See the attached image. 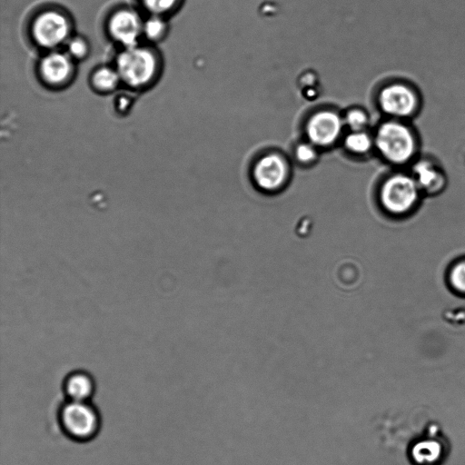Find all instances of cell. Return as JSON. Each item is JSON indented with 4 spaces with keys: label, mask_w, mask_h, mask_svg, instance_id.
<instances>
[{
    "label": "cell",
    "mask_w": 465,
    "mask_h": 465,
    "mask_svg": "<svg viewBox=\"0 0 465 465\" xmlns=\"http://www.w3.org/2000/svg\"><path fill=\"white\" fill-rule=\"evenodd\" d=\"M379 427L384 445L407 465H444L450 456V437L422 407L389 414Z\"/></svg>",
    "instance_id": "6da1fadb"
},
{
    "label": "cell",
    "mask_w": 465,
    "mask_h": 465,
    "mask_svg": "<svg viewBox=\"0 0 465 465\" xmlns=\"http://www.w3.org/2000/svg\"><path fill=\"white\" fill-rule=\"evenodd\" d=\"M160 64V57L152 47L138 44L123 48L116 55L114 67L122 83L133 89H143L157 78Z\"/></svg>",
    "instance_id": "7a4b0ae2"
},
{
    "label": "cell",
    "mask_w": 465,
    "mask_h": 465,
    "mask_svg": "<svg viewBox=\"0 0 465 465\" xmlns=\"http://www.w3.org/2000/svg\"><path fill=\"white\" fill-rule=\"evenodd\" d=\"M71 18L63 10L47 8L38 12L30 25L33 41L40 48L52 51L65 45L72 37Z\"/></svg>",
    "instance_id": "3957f363"
},
{
    "label": "cell",
    "mask_w": 465,
    "mask_h": 465,
    "mask_svg": "<svg viewBox=\"0 0 465 465\" xmlns=\"http://www.w3.org/2000/svg\"><path fill=\"white\" fill-rule=\"evenodd\" d=\"M375 142L381 154L397 164L409 162L416 151L413 134L405 124L398 122L383 124L377 132Z\"/></svg>",
    "instance_id": "277c9868"
},
{
    "label": "cell",
    "mask_w": 465,
    "mask_h": 465,
    "mask_svg": "<svg viewBox=\"0 0 465 465\" xmlns=\"http://www.w3.org/2000/svg\"><path fill=\"white\" fill-rule=\"evenodd\" d=\"M59 417L63 430L74 440H88L98 432L99 415L87 401H69L62 407Z\"/></svg>",
    "instance_id": "5b68a950"
},
{
    "label": "cell",
    "mask_w": 465,
    "mask_h": 465,
    "mask_svg": "<svg viewBox=\"0 0 465 465\" xmlns=\"http://www.w3.org/2000/svg\"><path fill=\"white\" fill-rule=\"evenodd\" d=\"M420 187L412 176L396 174L385 181L380 193L383 208L392 214H403L417 203Z\"/></svg>",
    "instance_id": "8992f818"
},
{
    "label": "cell",
    "mask_w": 465,
    "mask_h": 465,
    "mask_svg": "<svg viewBox=\"0 0 465 465\" xmlns=\"http://www.w3.org/2000/svg\"><path fill=\"white\" fill-rule=\"evenodd\" d=\"M143 19L131 7H119L113 11L106 21L110 38L123 48L140 44L143 37Z\"/></svg>",
    "instance_id": "52a82bcc"
},
{
    "label": "cell",
    "mask_w": 465,
    "mask_h": 465,
    "mask_svg": "<svg viewBox=\"0 0 465 465\" xmlns=\"http://www.w3.org/2000/svg\"><path fill=\"white\" fill-rule=\"evenodd\" d=\"M74 60L62 50L48 51L37 64L42 82L50 87L60 88L70 84L75 72Z\"/></svg>",
    "instance_id": "ba28073f"
},
{
    "label": "cell",
    "mask_w": 465,
    "mask_h": 465,
    "mask_svg": "<svg viewBox=\"0 0 465 465\" xmlns=\"http://www.w3.org/2000/svg\"><path fill=\"white\" fill-rule=\"evenodd\" d=\"M379 102L386 114L395 117H407L414 113L418 99L409 86L393 84L382 89Z\"/></svg>",
    "instance_id": "9c48e42d"
},
{
    "label": "cell",
    "mask_w": 465,
    "mask_h": 465,
    "mask_svg": "<svg viewBox=\"0 0 465 465\" xmlns=\"http://www.w3.org/2000/svg\"><path fill=\"white\" fill-rule=\"evenodd\" d=\"M286 176V164L280 156L275 154L262 158L253 171L256 184L266 192L279 189L283 184Z\"/></svg>",
    "instance_id": "30bf717a"
},
{
    "label": "cell",
    "mask_w": 465,
    "mask_h": 465,
    "mask_svg": "<svg viewBox=\"0 0 465 465\" xmlns=\"http://www.w3.org/2000/svg\"><path fill=\"white\" fill-rule=\"evenodd\" d=\"M341 130V118L332 112H321L314 114L307 124V134L316 144L327 145L339 136Z\"/></svg>",
    "instance_id": "8fae6325"
},
{
    "label": "cell",
    "mask_w": 465,
    "mask_h": 465,
    "mask_svg": "<svg viewBox=\"0 0 465 465\" xmlns=\"http://www.w3.org/2000/svg\"><path fill=\"white\" fill-rule=\"evenodd\" d=\"M64 390L69 401H87L94 391V380L87 372L75 371L66 376Z\"/></svg>",
    "instance_id": "7c38bea8"
},
{
    "label": "cell",
    "mask_w": 465,
    "mask_h": 465,
    "mask_svg": "<svg viewBox=\"0 0 465 465\" xmlns=\"http://www.w3.org/2000/svg\"><path fill=\"white\" fill-rule=\"evenodd\" d=\"M412 176L420 189L427 192H435L444 183V176L437 167L429 161L421 160L413 166Z\"/></svg>",
    "instance_id": "4fadbf2b"
},
{
    "label": "cell",
    "mask_w": 465,
    "mask_h": 465,
    "mask_svg": "<svg viewBox=\"0 0 465 465\" xmlns=\"http://www.w3.org/2000/svg\"><path fill=\"white\" fill-rule=\"evenodd\" d=\"M121 83L120 74L114 66H99L93 71L90 77L93 89L101 94L114 92Z\"/></svg>",
    "instance_id": "5bb4252c"
},
{
    "label": "cell",
    "mask_w": 465,
    "mask_h": 465,
    "mask_svg": "<svg viewBox=\"0 0 465 465\" xmlns=\"http://www.w3.org/2000/svg\"><path fill=\"white\" fill-rule=\"evenodd\" d=\"M168 25L164 16L150 15L143 21V35L149 42H159L167 34Z\"/></svg>",
    "instance_id": "9a60e30c"
},
{
    "label": "cell",
    "mask_w": 465,
    "mask_h": 465,
    "mask_svg": "<svg viewBox=\"0 0 465 465\" xmlns=\"http://www.w3.org/2000/svg\"><path fill=\"white\" fill-rule=\"evenodd\" d=\"M138 2L150 15L165 16L173 13L182 0H138Z\"/></svg>",
    "instance_id": "2e32d148"
},
{
    "label": "cell",
    "mask_w": 465,
    "mask_h": 465,
    "mask_svg": "<svg viewBox=\"0 0 465 465\" xmlns=\"http://www.w3.org/2000/svg\"><path fill=\"white\" fill-rule=\"evenodd\" d=\"M64 51L74 60L81 61L87 57L90 51L88 41L80 35H74L65 44Z\"/></svg>",
    "instance_id": "e0dca14e"
},
{
    "label": "cell",
    "mask_w": 465,
    "mask_h": 465,
    "mask_svg": "<svg viewBox=\"0 0 465 465\" xmlns=\"http://www.w3.org/2000/svg\"><path fill=\"white\" fill-rule=\"evenodd\" d=\"M345 145L351 152L362 153L371 148V140L367 134L356 131L346 137Z\"/></svg>",
    "instance_id": "ac0fdd59"
},
{
    "label": "cell",
    "mask_w": 465,
    "mask_h": 465,
    "mask_svg": "<svg viewBox=\"0 0 465 465\" xmlns=\"http://www.w3.org/2000/svg\"><path fill=\"white\" fill-rule=\"evenodd\" d=\"M450 279L454 289L465 293V262H460L452 268Z\"/></svg>",
    "instance_id": "d6986e66"
},
{
    "label": "cell",
    "mask_w": 465,
    "mask_h": 465,
    "mask_svg": "<svg viewBox=\"0 0 465 465\" xmlns=\"http://www.w3.org/2000/svg\"><path fill=\"white\" fill-rule=\"evenodd\" d=\"M366 114L360 110H353L348 113L346 123L354 132L361 131L367 124Z\"/></svg>",
    "instance_id": "ffe728a7"
},
{
    "label": "cell",
    "mask_w": 465,
    "mask_h": 465,
    "mask_svg": "<svg viewBox=\"0 0 465 465\" xmlns=\"http://www.w3.org/2000/svg\"><path fill=\"white\" fill-rule=\"evenodd\" d=\"M296 156L301 162L307 163L314 159L316 152L312 145L304 143L297 147Z\"/></svg>",
    "instance_id": "44dd1931"
}]
</instances>
